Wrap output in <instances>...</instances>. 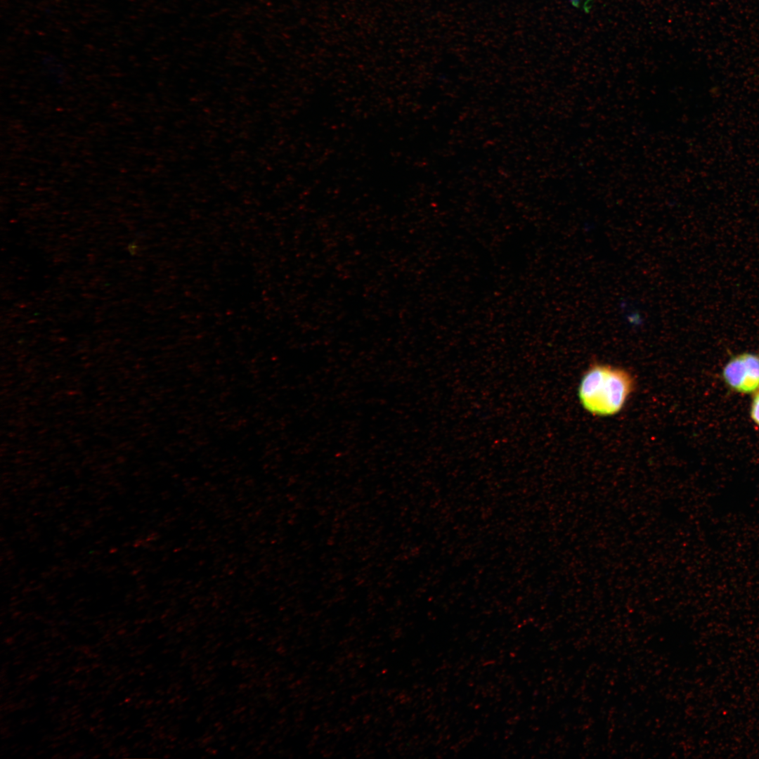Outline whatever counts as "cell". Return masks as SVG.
Wrapping results in <instances>:
<instances>
[{"instance_id": "obj_3", "label": "cell", "mask_w": 759, "mask_h": 759, "mask_svg": "<svg viewBox=\"0 0 759 759\" xmlns=\"http://www.w3.org/2000/svg\"><path fill=\"white\" fill-rule=\"evenodd\" d=\"M751 416L755 423L759 426V392L753 398L751 408Z\"/></svg>"}, {"instance_id": "obj_1", "label": "cell", "mask_w": 759, "mask_h": 759, "mask_svg": "<svg viewBox=\"0 0 759 759\" xmlns=\"http://www.w3.org/2000/svg\"><path fill=\"white\" fill-rule=\"evenodd\" d=\"M634 388L630 373L606 365L591 366L578 387L580 401L592 414L609 416L618 413Z\"/></svg>"}, {"instance_id": "obj_2", "label": "cell", "mask_w": 759, "mask_h": 759, "mask_svg": "<svg viewBox=\"0 0 759 759\" xmlns=\"http://www.w3.org/2000/svg\"><path fill=\"white\" fill-rule=\"evenodd\" d=\"M725 382L738 392L748 394L759 389V356L749 353L732 358L722 372Z\"/></svg>"}]
</instances>
